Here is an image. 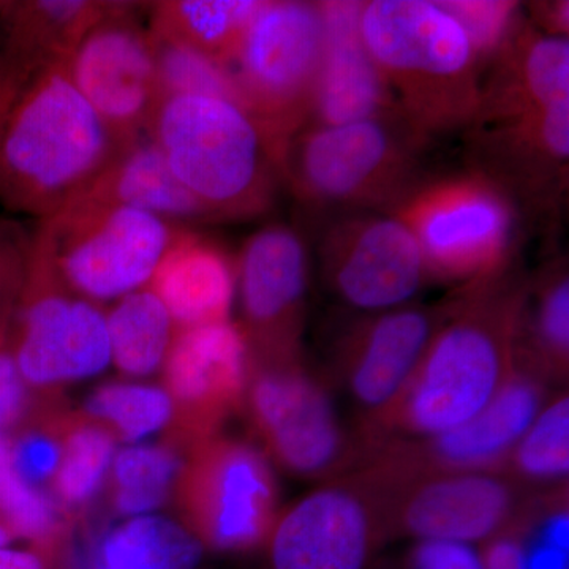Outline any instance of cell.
Segmentation results:
<instances>
[{
	"label": "cell",
	"instance_id": "9",
	"mask_svg": "<svg viewBox=\"0 0 569 569\" xmlns=\"http://www.w3.org/2000/svg\"><path fill=\"white\" fill-rule=\"evenodd\" d=\"M9 346L28 387L47 388L96 376L111 362L107 316L69 290L39 258L9 328Z\"/></svg>",
	"mask_w": 569,
	"mask_h": 569
},
{
	"label": "cell",
	"instance_id": "38",
	"mask_svg": "<svg viewBox=\"0 0 569 569\" xmlns=\"http://www.w3.org/2000/svg\"><path fill=\"white\" fill-rule=\"evenodd\" d=\"M568 509H552L530 531L529 541L519 539L527 569H568Z\"/></svg>",
	"mask_w": 569,
	"mask_h": 569
},
{
	"label": "cell",
	"instance_id": "23",
	"mask_svg": "<svg viewBox=\"0 0 569 569\" xmlns=\"http://www.w3.org/2000/svg\"><path fill=\"white\" fill-rule=\"evenodd\" d=\"M541 410L542 388L537 377L512 369L477 417L432 438L427 451L445 471H481L518 447Z\"/></svg>",
	"mask_w": 569,
	"mask_h": 569
},
{
	"label": "cell",
	"instance_id": "19",
	"mask_svg": "<svg viewBox=\"0 0 569 569\" xmlns=\"http://www.w3.org/2000/svg\"><path fill=\"white\" fill-rule=\"evenodd\" d=\"M108 7L96 0L0 2V122L41 77L70 62Z\"/></svg>",
	"mask_w": 569,
	"mask_h": 569
},
{
	"label": "cell",
	"instance_id": "44",
	"mask_svg": "<svg viewBox=\"0 0 569 569\" xmlns=\"http://www.w3.org/2000/svg\"><path fill=\"white\" fill-rule=\"evenodd\" d=\"M11 538H13V535H11V531L7 529L2 520H0V549L7 548V546L10 545Z\"/></svg>",
	"mask_w": 569,
	"mask_h": 569
},
{
	"label": "cell",
	"instance_id": "30",
	"mask_svg": "<svg viewBox=\"0 0 569 569\" xmlns=\"http://www.w3.org/2000/svg\"><path fill=\"white\" fill-rule=\"evenodd\" d=\"M0 520L13 537L31 539L47 556L54 548L58 519L51 500L14 470L10 438L0 433Z\"/></svg>",
	"mask_w": 569,
	"mask_h": 569
},
{
	"label": "cell",
	"instance_id": "7",
	"mask_svg": "<svg viewBox=\"0 0 569 569\" xmlns=\"http://www.w3.org/2000/svg\"><path fill=\"white\" fill-rule=\"evenodd\" d=\"M388 212L417 239L427 274L468 284L508 271L522 220L496 182L468 167L425 176Z\"/></svg>",
	"mask_w": 569,
	"mask_h": 569
},
{
	"label": "cell",
	"instance_id": "6",
	"mask_svg": "<svg viewBox=\"0 0 569 569\" xmlns=\"http://www.w3.org/2000/svg\"><path fill=\"white\" fill-rule=\"evenodd\" d=\"M178 230L152 213L78 198L39 220L32 253L73 293L108 301L148 287Z\"/></svg>",
	"mask_w": 569,
	"mask_h": 569
},
{
	"label": "cell",
	"instance_id": "36",
	"mask_svg": "<svg viewBox=\"0 0 569 569\" xmlns=\"http://www.w3.org/2000/svg\"><path fill=\"white\" fill-rule=\"evenodd\" d=\"M32 233L14 220L0 219V337L9 332L20 301L29 260Z\"/></svg>",
	"mask_w": 569,
	"mask_h": 569
},
{
	"label": "cell",
	"instance_id": "32",
	"mask_svg": "<svg viewBox=\"0 0 569 569\" xmlns=\"http://www.w3.org/2000/svg\"><path fill=\"white\" fill-rule=\"evenodd\" d=\"M88 410L130 441L156 432L173 417L168 392L144 385H104L89 399Z\"/></svg>",
	"mask_w": 569,
	"mask_h": 569
},
{
	"label": "cell",
	"instance_id": "28",
	"mask_svg": "<svg viewBox=\"0 0 569 569\" xmlns=\"http://www.w3.org/2000/svg\"><path fill=\"white\" fill-rule=\"evenodd\" d=\"M62 458L52 478L63 503H84L96 492L110 467L114 433L89 419H71L61 427Z\"/></svg>",
	"mask_w": 569,
	"mask_h": 569
},
{
	"label": "cell",
	"instance_id": "14",
	"mask_svg": "<svg viewBox=\"0 0 569 569\" xmlns=\"http://www.w3.org/2000/svg\"><path fill=\"white\" fill-rule=\"evenodd\" d=\"M250 376L254 425L282 466L325 477L346 463L348 438L332 400L296 358L263 361Z\"/></svg>",
	"mask_w": 569,
	"mask_h": 569
},
{
	"label": "cell",
	"instance_id": "35",
	"mask_svg": "<svg viewBox=\"0 0 569 569\" xmlns=\"http://www.w3.org/2000/svg\"><path fill=\"white\" fill-rule=\"evenodd\" d=\"M440 3L462 26L477 51L482 70L520 22L519 7L515 2Z\"/></svg>",
	"mask_w": 569,
	"mask_h": 569
},
{
	"label": "cell",
	"instance_id": "16",
	"mask_svg": "<svg viewBox=\"0 0 569 569\" xmlns=\"http://www.w3.org/2000/svg\"><path fill=\"white\" fill-rule=\"evenodd\" d=\"M309 257L301 234L272 223L247 239L236 260L250 351L263 361L296 358L305 321Z\"/></svg>",
	"mask_w": 569,
	"mask_h": 569
},
{
	"label": "cell",
	"instance_id": "24",
	"mask_svg": "<svg viewBox=\"0 0 569 569\" xmlns=\"http://www.w3.org/2000/svg\"><path fill=\"white\" fill-rule=\"evenodd\" d=\"M80 198L152 213L167 222H213L171 171L151 137L123 149Z\"/></svg>",
	"mask_w": 569,
	"mask_h": 569
},
{
	"label": "cell",
	"instance_id": "26",
	"mask_svg": "<svg viewBox=\"0 0 569 569\" xmlns=\"http://www.w3.org/2000/svg\"><path fill=\"white\" fill-rule=\"evenodd\" d=\"M111 361L129 376H149L167 358L176 328L151 288L122 296L107 316Z\"/></svg>",
	"mask_w": 569,
	"mask_h": 569
},
{
	"label": "cell",
	"instance_id": "22",
	"mask_svg": "<svg viewBox=\"0 0 569 569\" xmlns=\"http://www.w3.org/2000/svg\"><path fill=\"white\" fill-rule=\"evenodd\" d=\"M148 287L167 307L176 331L222 323L233 305L236 261L216 242L178 230Z\"/></svg>",
	"mask_w": 569,
	"mask_h": 569
},
{
	"label": "cell",
	"instance_id": "21",
	"mask_svg": "<svg viewBox=\"0 0 569 569\" xmlns=\"http://www.w3.org/2000/svg\"><path fill=\"white\" fill-rule=\"evenodd\" d=\"M321 9L326 21L325 58L307 126H340L370 119L403 121L362 43L361 2H321Z\"/></svg>",
	"mask_w": 569,
	"mask_h": 569
},
{
	"label": "cell",
	"instance_id": "15",
	"mask_svg": "<svg viewBox=\"0 0 569 569\" xmlns=\"http://www.w3.org/2000/svg\"><path fill=\"white\" fill-rule=\"evenodd\" d=\"M356 482L299 500L269 533V569H372L387 523Z\"/></svg>",
	"mask_w": 569,
	"mask_h": 569
},
{
	"label": "cell",
	"instance_id": "10",
	"mask_svg": "<svg viewBox=\"0 0 569 569\" xmlns=\"http://www.w3.org/2000/svg\"><path fill=\"white\" fill-rule=\"evenodd\" d=\"M144 3L110 2L71 56V81L126 144L151 137L164 102Z\"/></svg>",
	"mask_w": 569,
	"mask_h": 569
},
{
	"label": "cell",
	"instance_id": "37",
	"mask_svg": "<svg viewBox=\"0 0 569 569\" xmlns=\"http://www.w3.org/2000/svg\"><path fill=\"white\" fill-rule=\"evenodd\" d=\"M10 445L14 470L32 488L54 478L62 458L61 429L59 436L47 429L24 430L10 438Z\"/></svg>",
	"mask_w": 569,
	"mask_h": 569
},
{
	"label": "cell",
	"instance_id": "40",
	"mask_svg": "<svg viewBox=\"0 0 569 569\" xmlns=\"http://www.w3.org/2000/svg\"><path fill=\"white\" fill-rule=\"evenodd\" d=\"M410 569H486L481 552L452 541H418L410 553Z\"/></svg>",
	"mask_w": 569,
	"mask_h": 569
},
{
	"label": "cell",
	"instance_id": "4",
	"mask_svg": "<svg viewBox=\"0 0 569 569\" xmlns=\"http://www.w3.org/2000/svg\"><path fill=\"white\" fill-rule=\"evenodd\" d=\"M151 138L213 222L253 219L274 203L282 182L274 141L241 104L220 97H170Z\"/></svg>",
	"mask_w": 569,
	"mask_h": 569
},
{
	"label": "cell",
	"instance_id": "3",
	"mask_svg": "<svg viewBox=\"0 0 569 569\" xmlns=\"http://www.w3.org/2000/svg\"><path fill=\"white\" fill-rule=\"evenodd\" d=\"M359 33L417 137L429 142L467 129L478 108L482 66L440 2H361Z\"/></svg>",
	"mask_w": 569,
	"mask_h": 569
},
{
	"label": "cell",
	"instance_id": "31",
	"mask_svg": "<svg viewBox=\"0 0 569 569\" xmlns=\"http://www.w3.org/2000/svg\"><path fill=\"white\" fill-rule=\"evenodd\" d=\"M535 290L529 323L535 356L542 366L563 370L569 355V279L567 261L557 260L542 271Z\"/></svg>",
	"mask_w": 569,
	"mask_h": 569
},
{
	"label": "cell",
	"instance_id": "5",
	"mask_svg": "<svg viewBox=\"0 0 569 569\" xmlns=\"http://www.w3.org/2000/svg\"><path fill=\"white\" fill-rule=\"evenodd\" d=\"M426 144L400 119L306 126L280 142L276 160L306 208L388 212L425 178Z\"/></svg>",
	"mask_w": 569,
	"mask_h": 569
},
{
	"label": "cell",
	"instance_id": "41",
	"mask_svg": "<svg viewBox=\"0 0 569 569\" xmlns=\"http://www.w3.org/2000/svg\"><path fill=\"white\" fill-rule=\"evenodd\" d=\"M481 557L486 569H527L519 539L512 535L490 539Z\"/></svg>",
	"mask_w": 569,
	"mask_h": 569
},
{
	"label": "cell",
	"instance_id": "29",
	"mask_svg": "<svg viewBox=\"0 0 569 569\" xmlns=\"http://www.w3.org/2000/svg\"><path fill=\"white\" fill-rule=\"evenodd\" d=\"M174 452L164 447L123 449L112 466L114 505L122 515H144L167 498L178 473Z\"/></svg>",
	"mask_w": 569,
	"mask_h": 569
},
{
	"label": "cell",
	"instance_id": "42",
	"mask_svg": "<svg viewBox=\"0 0 569 569\" xmlns=\"http://www.w3.org/2000/svg\"><path fill=\"white\" fill-rule=\"evenodd\" d=\"M530 7L533 20L550 37L568 39V2H539Z\"/></svg>",
	"mask_w": 569,
	"mask_h": 569
},
{
	"label": "cell",
	"instance_id": "18",
	"mask_svg": "<svg viewBox=\"0 0 569 569\" xmlns=\"http://www.w3.org/2000/svg\"><path fill=\"white\" fill-rule=\"evenodd\" d=\"M449 307L406 305L373 313L355 326L340 348V365L347 387L362 410L378 419L391 410L447 318Z\"/></svg>",
	"mask_w": 569,
	"mask_h": 569
},
{
	"label": "cell",
	"instance_id": "33",
	"mask_svg": "<svg viewBox=\"0 0 569 569\" xmlns=\"http://www.w3.org/2000/svg\"><path fill=\"white\" fill-rule=\"evenodd\" d=\"M151 40L164 100L179 96H209L231 100L242 107L233 77L220 63L183 44L152 37Z\"/></svg>",
	"mask_w": 569,
	"mask_h": 569
},
{
	"label": "cell",
	"instance_id": "25",
	"mask_svg": "<svg viewBox=\"0 0 569 569\" xmlns=\"http://www.w3.org/2000/svg\"><path fill=\"white\" fill-rule=\"evenodd\" d=\"M149 6L152 39L183 44L230 71L261 0H164Z\"/></svg>",
	"mask_w": 569,
	"mask_h": 569
},
{
	"label": "cell",
	"instance_id": "39",
	"mask_svg": "<svg viewBox=\"0 0 569 569\" xmlns=\"http://www.w3.org/2000/svg\"><path fill=\"white\" fill-rule=\"evenodd\" d=\"M29 407V389L11 355L9 332L0 337V433L18 425Z\"/></svg>",
	"mask_w": 569,
	"mask_h": 569
},
{
	"label": "cell",
	"instance_id": "11",
	"mask_svg": "<svg viewBox=\"0 0 569 569\" xmlns=\"http://www.w3.org/2000/svg\"><path fill=\"white\" fill-rule=\"evenodd\" d=\"M467 167L496 182L520 216L550 220L567 200L569 100L463 130Z\"/></svg>",
	"mask_w": 569,
	"mask_h": 569
},
{
	"label": "cell",
	"instance_id": "20",
	"mask_svg": "<svg viewBox=\"0 0 569 569\" xmlns=\"http://www.w3.org/2000/svg\"><path fill=\"white\" fill-rule=\"evenodd\" d=\"M512 509L515 493L503 479L486 471H447L400 497L396 526L418 541L473 546L500 537Z\"/></svg>",
	"mask_w": 569,
	"mask_h": 569
},
{
	"label": "cell",
	"instance_id": "34",
	"mask_svg": "<svg viewBox=\"0 0 569 569\" xmlns=\"http://www.w3.org/2000/svg\"><path fill=\"white\" fill-rule=\"evenodd\" d=\"M516 466L523 477L553 481L568 477L569 400L561 396L542 407L533 425L515 449Z\"/></svg>",
	"mask_w": 569,
	"mask_h": 569
},
{
	"label": "cell",
	"instance_id": "13",
	"mask_svg": "<svg viewBox=\"0 0 569 569\" xmlns=\"http://www.w3.org/2000/svg\"><path fill=\"white\" fill-rule=\"evenodd\" d=\"M318 254L329 290L365 312L408 305L429 277L417 239L389 212L340 213L326 227Z\"/></svg>",
	"mask_w": 569,
	"mask_h": 569
},
{
	"label": "cell",
	"instance_id": "1",
	"mask_svg": "<svg viewBox=\"0 0 569 569\" xmlns=\"http://www.w3.org/2000/svg\"><path fill=\"white\" fill-rule=\"evenodd\" d=\"M507 272L452 301L407 388L381 425L436 438L477 417L515 369L526 287Z\"/></svg>",
	"mask_w": 569,
	"mask_h": 569
},
{
	"label": "cell",
	"instance_id": "17",
	"mask_svg": "<svg viewBox=\"0 0 569 569\" xmlns=\"http://www.w3.org/2000/svg\"><path fill=\"white\" fill-rule=\"evenodd\" d=\"M163 366L176 425L204 437L241 400L252 351L241 326L228 320L176 331Z\"/></svg>",
	"mask_w": 569,
	"mask_h": 569
},
{
	"label": "cell",
	"instance_id": "12",
	"mask_svg": "<svg viewBox=\"0 0 569 569\" xmlns=\"http://www.w3.org/2000/svg\"><path fill=\"white\" fill-rule=\"evenodd\" d=\"M179 503L192 533L220 550H246L274 527L276 488L260 452L230 440L203 441L183 466Z\"/></svg>",
	"mask_w": 569,
	"mask_h": 569
},
{
	"label": "cell",
	"instance_id": "27",
	"mask_svg": "<svg viewBox=\"0 0 569 569\" xmlns=\"http://www.w3.org/2000/svg\"><path fill=\"white\" fill-rule=\"evenodd\" d=\"M203 546L173 520L140 516L104 539L103 569H194L203 559Z\"/></svg>",
	"mask_w": 569,
	"mask_h": 569
},
{
	"label": "cell",
	"instance_id": "8",
	"mask_svg": "<svg viewBox=\"0 0 569 569\" xmlns=\"http://www.w3.org/2000/svg\"><path fill=\"white\" fill-rule=\"evenodd\" d=\"M325 48L321 2L261 0L230 73L276 151L309 122Z\"/></svg>",
	"mask_w": 569,
	"mask_h": 569
},
{
	"label": "cell",
	"instance_id": "43",
	"mask_svg": "<svg viewBox=\"0 0 569 569\" xmlns=\"http://www.w3.org/2000/svg\"><path fill=\"white\" fill-rule=\"evenodd\" d=\"M0 569H44L43 556H40V552L2 548Z\"/></svg>",
	"mask_w": 569,
	"mask_h": 569
},
{
	"label": "cell",
	"instance_id": "2",
	"mask_svg": "<svg viewBox=\"0 0 569 569\" xmlns=\"http://www.w3.org/2000/svg\"><path fill=\"white\" fill-rule=\"evenodd\" d=\"M69 63L41 77L0 122V203L11 212L41 220L61 211L129 148L78 91Z\"/></svg>",
	"mask_w": 569,
	"mask_h": 569
}]
</instances>
